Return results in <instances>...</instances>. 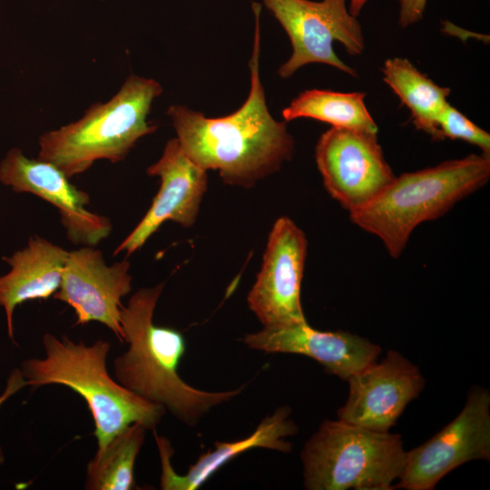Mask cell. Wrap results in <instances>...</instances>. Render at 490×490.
I'll return each mask as SVG.
<instances>
[{"mask_svg":"<svg viewBox=\"0 0 490 490\" xmlns=\"http://www.w3.org/2000/svg\"><path fill=\"white\" fill-rule=\"evenodd\" d=\"M255 16L253 48L249 68V95L234 113L217 118L184 105H171L167 114L184 152L200 167L219 172L230 185L252 187L290 160L294 140L286 122L275 120L267 106L260 77V5L252 4Z\"/></svg>","mask_w":490,"mask_h":490,"instance_id":"cell-1","label":"cell"},{"mask_svg":"<svg viewBox=\"0 0 490 490\" xmlns=\"http://www.w3.org/2000/svg\"><path fill=\"white\" fill-rule=\"evenodd\" d=\"M163 286L141 289L122 307L121 325L128 349L114 359V376L133 394L193 426L211 409L237 397L244 387L211 392L181 379L178 367L186 350L185 339L180 331L153 322Z\"/></svg>","mask_w":490,"mask_h":490,"instance_id":"cell-2","label":"cell"},{"mask_svg":"<svg viewBox=\"0 0 490 490\" xmlns=\"http://www.w3.org/2000/svg\"><path fill=\"white\" fill-rule=\"evenodd\" d=\"M42 343L44 358L22 363L26 386L62 385L79 394L94 421L97 450L132 424L154 429L162 420L166 411L162 407L141 398L109 375L110 344L106 340L87 346L46 333Z\"/></svg>","mask_w":490,"mask_h":490,"instance_id":"cell-3","label":"cell"},{"mask_svg":"<svg viewBox=\"0 0 490 490\" xmlns=\"http://www.w3.org/2000/svg\"><path fill=\"white\" fill-rule=\"evenodd\" d=\"M489 177L490 156L484 153L406 172L365 206L349 212V218L378 237L390 256L397 258L417 225L444 215L483 187Z\"/></svg>","mask_w":490,"mask_h":490,"instance_id":"cell-4","label":"cell"},{"mask_svg":"<svg viewBox=\"0 0 490 490\" xmlns=\"http://www.w3.org/2000/svg\"><path fill=\"white\" fill-rule=\"evenodd\" d=\"M162 93L156 80L129 75L107 102L93 103L78 120L43 133L37 159L54 164L68 178L99 160L122 161L138 140L157 130L147 118Z\"/></svg>","mask_w":490,"mask_h":490,"instance_id":"cell-5","label":"cell"},{"mask_svg":"<svg viewBox=\"0 0 490 490\" xmlns=\"http://www.w3.org/2000/svg\"><path fill=\"white\" fill-rule=\"evenodd\" d=\"M400 435L325 420L302 452L309 490H391L405 466Z\"/></svg>","mask_w":490,"mask_h":490,"instance_id":"cell-6","label":"cell"},{"mask_svg":"<svg viewBox=\"0 0 490 490\" xmlns=\"http://www.w3.org/2000/svg\"><path fill=\"white\" fill-rule=\"evenodd\" d=\"M287 33L292 54L279 68L281 78H289L309 64L333 66L352 77L355 69L335 53L334 42L341 43L350 55L361 54L365 40L357 17L347 8V0H262Z\"/></svg>","mask_w":490,"mask_h":490,"instance_id":"cell-7","label":"cell"},{"mask_svg":"<svg viewBox=\"0 0 490 490\" xmlns=\"http://www.w3.org/2000/svg\"><path fill=\"white\" fill-rule=\"evenodd\" d=\"M490 459V394L468 393L461 412L426 443L407 452L395 484L406 490H432L449 472L471 460Z\"/></svg>","mask_w":490,"mask_h":490,"instance_id":"cell-8","label":"cell"},{"mask_svg":"<svg viewBox=\"0 0 490 490\" xmlns=\"http://www.w3.org/2000/svg\"><path fill=\"white\" fill-rule=\"evenodd\" d=\"M315 157L326 190L349 212L372 201L396 177L377 133L331 127L319 137Z\"/></svg>","mask_w":490,"mask_h":490,"instance_id":"cell-9","label":"cell"},{"mask_svg":"<svg viewBox=\"0 0 490 490\" xmlns=\"http://www.w3.org/2000/svg\"><path fill=\"white\" fill-rule=\"evenodd\" d=\"M304 232L288 217L279 218L269 235L261 270L248 304L263 327L306 321L300 288L307 255Z\"/></svg>","mask_w":490,"mask_h":490,"instance_id":"cell-10","label":"cell"},{"mask_svg":"<svg viewBox=\"0 0 490 490\" xmlns=\"http://www.w3.org/2000/svg\"><path fill=\"white\" fill-rule=\"evenodd\" d=\"M60 169L10 149L0 163V181L15 192L38 196L57 208L67 239L76 245L94 247L112 230L110 220L86 209L87 192L73 185Z\"/></svg>","mask_w":490,"mask_h":490,"instance_id":"cell-11","label":"cell"},{"mask_svg":"<svg viewBox=\"0 0 490 490\" xmlns=\"http://www.w3.org/2000/svg\"><path fill=\"white\" fill-rule=\"evenodd\" d=\"M131 289L127 260L107 265L100 250L83 246L69 251L60 288L53 297L73 308L76 325L100 322L123 342L122 299Z\"/></svg>","mask_w":490,"mask_h":490,"instance_id":"cell-12","label":"cell"},{"mask_svg":"<svg viewBox=\"0 0 490 490\" xmlns=\"http://www.w3.org/2000/svg\"><path fill=\"white\" fill-rule=\"evenodd\" d=\"M349 393L338 419L388 432L409 402L418 397L425 379L417 367L395 350L348 378Z\"/></svg>","mask_w":490,"mask_h":490,"instance_id":"cell-13","label":"cell"},{"mask_svg":"<svg viewBox=\"0 0 490 490\" xmlns=\"http://www.w3.org/2000/svg\"><path fill=\"white\" fill-rule=\"evenodd\" d=\"M146 172L160 178V189L146 214L114 250V256L121 252L132 254L166 220L188 228L198 216L207 190V171L184 152L177 138L166 142L161 158Z\"/></svg>","mask_w":490,"mask_h":490,"instance_id":"cell-14","label":"cell"},{"mask_svg":"<svg viewBox=\"0 0 490 490\" xmlns=\"http://www.w3.org/2000/svg\"><path fill=\"white\" fill-rule=\"evenodd\" d=\"M242 341L252 349L311 358L328 372L345 380L375 362L381 352L378 345L358 335L317 330L307 320L263 327L258 332L246 335Z\"/></svg>","mask_w":490,"mask_h":490,"instance_id":"cell-15","label":"cell"},{"mask_svg":"<svg viewBox=\"0 0 490 490\" xmlns=\"http://www.w3.org/2000/svg\"><path fill=\"white\" fill-rule=\"evenodd\" d=\"M290 417V408L278 407L266 416L247 437L233 442H215L214 448L201 454L185 475H178L172 466L173 449L164 436L155 435L162 463L161 488L163 490H195L224 465L252 448L262 447L283 453L291 451L286 437L297 433Z\"/></svg>","mask_w":490,"mask_h":490,"instance_id":"cell-16","label":"cell"},{"mask_svg":"<svg viewBox=\"0 0 490 490\" xmlns=\"http://www.w3.org/2000/svg\"><path fill=\"white\" fill-rule=\"evenodd\" d=\"M69 251L42 237H31L26 247L4 257L11 270L0 277V306L13 339V314L27 300L47 299L59 289Z\"/></svg>","mask_w":490,"mask_h":490,"instance_id":"cell-17","label":"cell"},{"mask_svg":"<svg viewBox=\"0 0 490 490\" xmlns=\"http://www.w3.org/2000/svg\"><path fill=\"white\" fill-rule=\"evenodd\" d=\"M384 82L410 111L416 129L435 140H443L438 129L439 116L448 103L450 89L434 83L407 59H387L381 68Z\"/></svg>","mask_w":490,"mask_h":490,"instance_id":"cell-18","label":"cell"},{"mask_svg":"<svg viewBox=\"0 0 490 490\" xmlns=\"http://www.w3.org/2000/svg\"><path fill=\"white\" fill-rule=\"evenodd\" d=\"M362 92L341 93L330 90H305L282 110L285 122L310 118L332 127L377 133L378 128L365 103Z\"/></svg>","mask_w":490,"mask_h":490,"instance_id":"cell-19","label":"cell"},{"mask_svg":"<svg viewBox=\"0 0 490 490\" xmlns=\"http://www.w3.org/2000/svg\"><path fill=\"white\" fill-rule=\"evenodd\" d=\"M147 428L134 423L114 436L88 463L84 489L131 490L137 488L134 465Z\"/></svg>","mask_w":490,"mask_h":490,"instance_id":"cell-20","label":"cell"},{"mask_svg":"<svg viewBox=\"0 0 490 490\" xmlns=\"http://www.w3.org/2000/svg\"><path fill=\"white\" fill-rule=\"evenodd\" d=\"M438 129L443 139L462 140L479 147L484 154L490 153V134L449 103L439 116Z\"/></svg>","mask_w":490,"mask_h":490,"instance_id":"cell-21","label":"cell"},{"mask_svg":"<svg viewBox=\"0 0 490 490\" xmlns=\"http://www.w3.org/2000/svg\"><path fill=\"white\" fill-rule=\"evenodd\" d=\"M399 5L398 25L407 28L422 20L427 0H397Z\"/></svg>","mask_w":490,"mask_h":490,"instance_id":"cell-22","label":"cell"},{"mask_svg":"<svg viewBox=\"0 0 490 490\" xmlns=\"http://www.w3.org/2000/svg\"><path fill=\"white\" fill-rule=\"evenodd\" d=\"M26 386V381L20 369H15L11 372L5 391L0 395V406L12 395ZM4 462L3 451L0 447V465Z\"/></svg>","mask_w":490,"mask_h":490,"instance_id":"cell-23","label":"cell"},{"mask_svg":"<svg viewBox=\"0 0 490 490\" xmlns=\"http://www.w3.org/2000/svg\"><path fill=\"white\" fill-rule=\"evenodd\" d=\"M368 0H349L348 11L354 16H358Z\"/></svg>","mask_w":490,"mask_h":490,"instance_id":"cell-24","label":"cell"}]
</instances>
